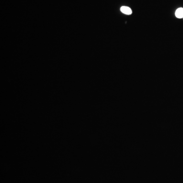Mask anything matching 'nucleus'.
<instances>
[{"instance_id": "nucleus-1", "label": "nucleus", "mask_w": 183, "mask_h": 183, "mask_svg": "<svg viewBox=\"0 0 183 183\" xmlns=\"http://www.w3.org/2000/svg\"><path fill=\"white\" fill-rule=\"evenodd\" d=\"M121 11L126 15H130L132 14V10L130 9V8H129L127 6H122L121 8Z\"/></svg>"}, {"instance_id": "nucleus-2", "label": "nucleus", "mask_w": 183, "mask_h": 183, "mask_svg": "<svg viewBox=\"0 0 183 183\" xmlns=\"http://www.w3.org/2000/svg\"><path fill=\"white\" fill-rule=\"evenodd\" d=\"M175 15H176V16L178 18H183V8H178L176 10Z\"/></svg>"}]
</instances>
